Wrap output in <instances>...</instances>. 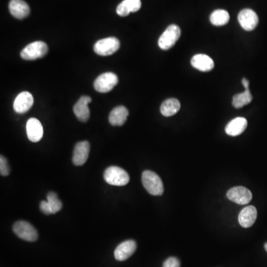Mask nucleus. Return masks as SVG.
Returning a JSON list of instances; mask_svg holds the SVG:
<instances>
[{"label": "nucleus", "mask_w": 267, "mask_h": 267, "mask_svg": "<svg viewBox=\"0 0 267 267\" xmlns=\"http://www.w3.org/2000/svg\"><path fill=\"white\" fill-rule=\"evenodd\" d=\"M92 98L89 96H83L77 101L74 107V113L80 121L87 122L90 117L89 104L92 102Z\"/></svg>", "instance_id": "nucleus-13"}, {"label": "nucleus", "mask_w": 267, "mask_h": 267, "mask_svg": "<svg viewBox=\"0 0 267 267\" xmlns=\"http://www.w3.org/2000/svg\"><path fill=\"white\" fill-rule=\"evenodd\" d=\"M47 201L49 202L50 207H52L53 214L60 211L61 209L62 208V202L58 198L57 195L54 192H51L48 194Z\"/></svg>", "instance_id": "nucleus-24"}, {"label": "nucleus", "mask_w": 267, "mask_h": 267, "mask_svg": "<svg viewBox=\"0 0 267 267\" xmlns=\"http://www.w3.org/2000/svg\"><path fill=\"white\" fill-rule=\"evenodd\" d=\"M257 210L253 206H248L241 210L238 216L240 225L244 228H250L257 219Z\"/></svg>", "instance_id": "nucleus-15"}, {"label": "nucleus", "mask_w": 267, "mask_h": 267, "mask_svg": "<svg viewBox=\"0 0 267 267\" xmlns=\"http://www.w3.org/2000/svg\"><path fill=\"white\" fill-rule=\"evenodd\" d=\"M142 183L150 195L160 196L163 193L164 187L162 180L154 171L149 170L143 171L142 174Z\"/></svg>", "instance_id": "nucleus-1"}, {"label": "nucleus", "mask_w": 267, "mask_h": 267, "mask_svg": "<svg viewBox=\"0 0 267 267\" xmlns=\"http://www.w3.org/2000/svg\"><path fill=\"white\" fill-rule=\"evenodd\" d=\"M49 48L44 42L36 41L28 45L21 52V57L25 60H35L47 54Z\"/></svg>", "instance_id": "nucleus-3"}, {"label": "nucleus", "mask_w": 267, "mask_h": 267, "mask_svg": "<svg viewBox=\"0 0 267 267\" xmlns=\"http://www.w3.org/2000/svg\"><path fill=\"white\" fill-rule=\"evenodd\" d=\"M180 104L178 100L170 98L162 103L160 107V112L165 117H171L178 112Z\"/></svg>", "instance_id": "nucleus-21"}, {"label": "nucleus", "mask_w": 267, "mask_h": 267, "mask_svg": "<svg viewBox=\"0 0 267 267\" xmlns=\"http://www.w3.org/2000/svg\"><path fill=\"white\" fill-rule=\"evenodd\" d=\"M238 22L245 31H253L259 24V16L252 9H244L238 14Z\"/></svg>", "instance_id": "nucleus-9"}, {"label": "nucleus", "mask_w": 267, "mask_h": 267, "mask_svg": "<svg viewBox=\"0 0 267 267\" xmlns=\"http://www.w3.org/2000/svg\"><path fill=\"white\" fill-rule=\"evenodd\" d=\"M40 210H41L45 214H53L52 207H50L48 201H42V202L40 203Z\"/></svg>", "instance_id": "nucleus-27"}, {"label": "nucleus", "mask_w": 267, "mask_h": 267, "mask_svg": "<svg viewBox=\"0 0 267 267\" xmlns=\"http://www.w3.org/2000/svg\"><path fill=\"white\" fill-rule=\"evenodd\" d=\"M265 250H266V251L267 252V243L265 244Z\"/></svg>", "instance_id": "nucleus-29"}, {"label": "nucleus", "mask_w": 267, "mask_h": 267, "mask_svg": "<svg viewBox=\"0 0 267 267\" xmlns=\"http://www.w3.org/2000/svg\"><path fill=\"white\" fill-rule=\"evenodd\" d=\"M26 133L30 141L33 143L40 141L43 136V128L40 120L30 118L26 123Z\"/></svg>", "instance_id": "nucleus-14"}, {"label": "nucleus", "mask_w": 267, "mask_h": 267, "mask_svg": "<svg viewBox=\"0 0 267 267\" xmlns=\"http://www.w3.org/2000/svg\"><path fill=\"white\" fill-rule=\"evenodd\" d=\"M106 182L112 186H123L129 183V174L118 166H110L106 169L104 174Z\"/></svg>", "instance_id": "nucleus-2"}, {"label": "nucleus", "mask_w": 267, "mask_h": 267, "mask_svg": "<svg viewBox=\"0 0 267 267\" xmlns=\"http://www.w3.org/2000/svg\"><path fill=\"white\" fill-rule=\"evenodd\" d=\"M230 16L226 10H214L210 16V22L215 26H222L226 25L229 22Z\"/></svg>", "instance_id": "nucleus-23"}, {"label": "nucleus", "mask_w": 267, "mask_h": 267, "mask_svg": "<svg viewBox=\"0 0 267 267\" xmlns=\"http://www.w3.org/2000/svg\"><path fill=\"white\" fill-rule=\"evenodd\" d=\"M191 64L194 68L204 72L212 71L214 66L213 59L208 55L203 53L195 55L191 60Z\"/></svg>", "instance_id": "nucleus-17"}, {"label": "nucleus", "mask_w": 267, "mask_h": 267, "mask_svg": "<svg viewBox=\"0 0 267 267\" xmlns=\"http://www.w3.org/2000/svg\"><path fill=\"white\" fill-rule=\"evenodd\" d=\"M34 105V98L28 92H21L13 102V109L18 114L27 112Z\"/></svg>", "instance_id": "nucleus-10"}, {"label": "nucleus", "mask_w": 267, "mask_h": 267, "mask_svg": "<svg viewBox=\"0 0 267 267\" xmlns=\"http://www.w3.org/2000/svg\"><path fill=\"white\" fill-rule=\"evenodd\" d=\"M120 43L116 37H108L98 40L95 43L94 50L97 54L101 56H109L113 54L120 49Z\"/></svg>", "instance_id": "nucleus-5"}, {"label": "nucleus", "mask_w": 267, "mask_h": 267, "mask_svg": "<svg viewBox=\"0 0 267 267\" xmlns=\"http://www.w3.org/2000/svg\"><path fill=\"white\" fill-rule=\"evenodd\" d=\"M118 83V77L112 72H107L100 75L95 80L94 86L100 93H107L112 90Z\"/></svg>", "instance_id": "nucleus-7"}, {"label": "nucleus", "mask_w": 267, "mask_h": 267, "mask_svg": "<svg viewBox=\"0 0 267 267\" xmlns=\"http://www.w3.org/2000/svg\"><path fill=\"white\" fill-rule=\"evenodd\" d=\"M253 101V95L250 92V87H246L242 93L235 95L232 98V106L235 108H241L244 106L248 105Z\"/></svg>", "instance_id": "nucleus-22"}, {"label": "nucleus", "mask_w": 267, "mask_h": 267, "mask_svg": "<svg viewBox=\"0 0 267 267\" xmlns=\"http://www.w3.org/2000/svg\"><path fill=\"white\" fill-rule=\"evenodd\" d=\"M137 244L133 240H128L121 243L114 250V258L119 262H124L135 253Z\"/></svg>", "instance_id": "nucleus-12"}, {"label": "nucleus", "mask_w": 267, "mask_h": 267, "mask_svg": "<svg viewBox=\"0 0 267 267\" xmlns=\"http://www.w3.org/2000/svg\"><path fill=\"white\" fill-rule=\"evenodd\" d=\"M0 174L2 176H7L10 174V167L7 159L1 155L0 157Z\"/></svg>", "instance_id": "nucleus-25"}, {"label": "nucleus", "mask_w": 267, "mask_h": 267, "mask_svg": "<svg viewBox=\"0 0 267 267\" xmlns=\"http://www.w3.org/2000/svg\"><path fill=\"white\" fill-rule=\"evenodd\" d=\"M228 199L240 205H246L253 199V194L244 186H235L227 192Z\"/></svg>", "instance_id": "nucleus-8"}, {"label": "nucleus", "mask_w": 267, "mask_h": 267, "mask_svg": "<svg viewBox=\"0 0 267 267\" xmlns=\"http://www.w3.org/2000/svg\"><path fill=\"white\" fill-rule=\"evenodd\" d=\"M181 31L177 25H171L162 33L158 40V46L162 50H168L174 46L180 38Z\"/></svg>", "instance_id": "nucleus-4"}, {"label": "nucleus", "mask_w": 267, "mask_h": 267, "mask_svg": "<svg viewBox=\"0 0 267 267\" xmlns=\"http://www.w3.org/2000/svg\"><path fill=\"white\" fill-rule=\"evenodd\" d=\"M242 84L244 88L250 87V82H249V80H247V79L243 78Z\"/></svg>", "instance_id": "nucleus-28"}, {"label": "nucleus", "mask_w": 267, "mask_h": 267, "mask_svg": "<svg viewBox=\"0 0 267 267\" xmlns=\"http://www.w3.org/2000/svg\"><path fill=\"white\" fill-rule=\"evenodd\" d=\"M162 267H180V261L175 257H170L164 262Z\"/></svg>", "instance_id": "nucleus-26"}, {"label": "nucleus", "mask_w": 267, "mask_h": 267, "mask_svg": "<svg viewBox=\"0 0 267 267\" xmlns=\"http://www.w3.org/2000/svg\"><path fill=\"white\" fill-rule=\"evenodd\" d=\"M13 231L20 239L24 241L34 242L38 238V232L37 229L28 222L20 220L14 223Z\"/></svg>", "instance_id": "nucleus-6"}, {"label": "nucleus", "mask_w": 267, "mask_h": 267, "mask_svg": "<svg viewBox=\"0 0 267 267\" xmlns=\"http://www.w3.org/2000/svg\"><path fill=\"white\" fill-rule=\"evenodd\" d=\"M141 7L140 0H123L117 7V13L119 16H126L131 12H137Z\"/></svg>", "instance_id": "nucleus-20"}, {"label": "nucleus", "mask_w": 267, "mask_h": 267, "mask_svg": "<svg viewBox=\"0 0 267 267\" xmlns=\"http://www.w3.org/2000/svg\"><path fill=\"white\" fill-rule=\"evenodd\" d=\"M9 10L13 17L22 19L26 18L30 13V7L23 0H10Z\"/></svg>", "instance_id": "nucleus-16"}, {"label": "nucleus", "mask_w": 267, "mask_h": 267, "mask_svg": "<svg viewBox=\"0 0 267 267\" xmlns=\"http://www.w3.org/2000/svg\"><path fill=\"white\" fill-rule=\"evenodd\" d=\"M248 122L244 117H236L226 125L225 132L228 135L236 137L240 135L247 129Z\"/></svg>", "instance_id": "nucleus-18"}, {"label": "nucleus", "mask_w": 267, "mask_h": 267, "mask_svg": "<svg viewBox=\"0 0 267 267\" xmlns=\"http://www.w3.org/2000/svg\"><path fill=\"white\" fill-rule=\"evenodd\" d=\"M129 116V111L123 106L116 107L110 113L108 120L114 126H121L126 123Z\"/></svg>", "instance_id": "nucleus-19"}, {"label": "nucleus", "mask_w": 267, "mask_h": 267, "mask_svg": "<svg viewBox=\"0 0 267 267\" xmlns=\"http://www.w3.org/2000/svg\"><path fill=\"white\" fill-rule=\"evenodd\" d=\"M89 152H90V144L89 142H78L74 147L72 158L73 163L77 166L83 165L89 158Z\"/></svg>", "instance_id": "nucleus-11"}]
</instances>
